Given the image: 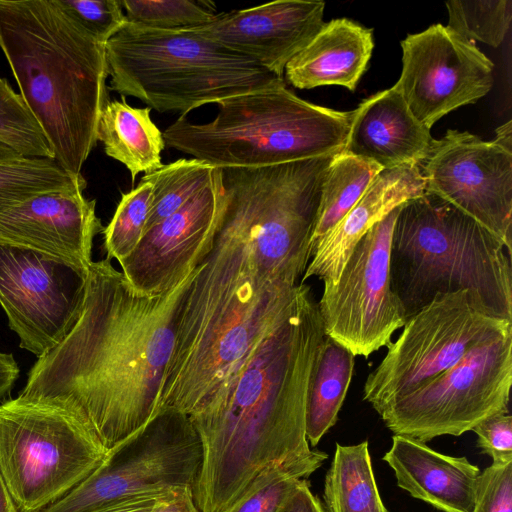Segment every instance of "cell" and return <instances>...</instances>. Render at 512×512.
<instances>
[{"mask_svg": "<svg viewBox=\"0 0 512 512\" xmlns=\"http://www.w3.org/2000/svg\"><path fill=\"white\" fill-rule=\"evenodd\" d=\"M197 267L166 293L145 295L107 258L93 261L79 321L38 358L18 397L60 410L107 451L140 429L158 412L181 304Z\"/></svg>", "mask_w": 512, "mask_h": 512, "instance_id": "6da1fadb", "label": "cell"}, {"mask_svg": "<svg viewBox=\"0 0 512 512\" xmlns=\"http://www.w3.org/2000/svg\"><path fill=\"white\" fill-rule=\"evenodd\" d=\"M325 333L310 287L290 313L197 412L189 416L202 449L193 488L202 512H224L272 465L318 456L306 437V399Z\"/></svg>", "mask_w": 512, "mask_h": 512, "instance_id": "7a4b0ae2", "label": "cell"}, {"mask_svg": "<svg viewBox=\"0 0 512 512\" xmlns=\"http://www.w3.org/2000/svg\"><path fill=\"white\" fill-rule=\"evenodd\" d=\"M300 284L264 276L247 243L220 224L181 304L158 411L197 412L291 311Z\"/></svg>", "mask_w": 512, "mask_h": 512, "instance_id": "3957f363", "label": "cell"}, {"mask_svg": "<svg viewBox=\"0 0 512 512\" xmlns=\"http://www.w3.org/2000/svg\"><path fill=\"white\" fill-rule=\"evenodd\" d=\"M0 49L54 159L82 175L109 101L105 44L62 0H0Z\"/></svg>", "mask_w": 512, "mask_h": 512, "instance_id": "277c9868", "label": "cell"}, {"mask_svg": "<svg viewBox=\"0 0 512 512\" xmlns=\"http://www.w3.org/2000/svg\"><path fill=\"white\" fill-rule=\"evenodd\" d=\"M512 249L475 219L424 192L399 206L391 287L406 321L437 295L470 290L512 322Z\"/></svg>", "mask_w": 512, "mask_h": 512, "instance_id": "5b68a950", "label": "cell"}, {"mask_svg": "<svg viewBox=\"0 0 512 512\" xmlns=\"http://www.w3.org/2000/svg\"><path fill=\"white\" fill-rule=\"evenodd\" d=\"M211 122L178 118L163 132L165 146L218 169L255 168L335 155L343 151L352 111L307 102L286 84L217 103Z\"/></svg>", "mask_w": 512, "mask_h": 512, "instance_id": "8992f818", "label": "cell"}, {"mask_svg": "<svg viewBox=\"0 0 512 512\" xmlns=\"http://www.w3.org/2000/svg\"><path fill=\"white\" fill-rule=\"evenodd\" d=\"M105 47L110 90L181 117L208 103L286 84L255 61L187 30L127 22Z\"/></svg>", "mask_w": 512, "mask_h": 512, "instance_id": "52a82bcc", "label": "cell"}, {"mask_svg": "<svg viewBox=\"0 0 512 512\" xmlns=\"http://www.w3.org/2000/svg\"><path fill=\"white\" fill-rule=\"evenodd\" d=\"M334 155L223 168L220 224L251 248L261 273L292 285L311 260L323 181Z\"/></svg>", "mask_w": 512, "mask_h": 512, "instance_id": "ba28073f", "label": "cell"}, {"mask_svg": "<svg viewBox=\"0 0 512 512\" xmlns=\"http://www.w3.org/2000/svg\"><path fill=\"white\" fill-rule=\"evenodd\" d=\"M107 450L60 410L0 404V473L18 512H41L86 479Z\"/></svg>", "mask_w": 512, "mask_h": 512, "instance_id": "9c48e42d", "label": "cell"}, {"mask_svg": "<svg viewBox=\"0 0 512 512\" xmlns=\"http://www.w3.org/2000/svg\"><path fill=\"white\" fill-rule=\"evenodd\" d=\"M512 330L470 290L437 295L408 318L367 376L363 400L379 414L457 363L470 350Z\"/></svg>", "mask_w": 512, "mask_h": 512, "instance_id": "30bf717a", "label": "cell"}, {"mask_svg": "<svg viewBox=\"0 0 512 512\" xmlns=\"http://www.w3.org/2000/svg\"><path fill=\"white\" fill-rule=\"evenodd\" d=\"M201 462V443L189 416L160 410L108 450L86 479L41 512H94L133 498L194 488Z\"/></svg>", "mask_w": 512, "mask_h": 512, "instance_id": "8fae6325", "label": "cell"}, {"mask_svg": "<svg viewBox=\"0 0 512 512\" xmlns=\"http://www.w3.org/2000/svg\"><path fill=\"white\" fill-rule=\"evenodd\" d=\"M512 384V330L470 350L457 363L379 413L394 435L424 443L460 436L507 411Z\"/></svg>", "mask_w": 512, "mask_h": 512, "instance_id": "7c38bea8", "label": "cell"}, {"mask_svg": "<svg viewBox=\"0 0 512 512\" xmlns=\"http://www.w3.org/2000/svg\"><path fill=\"white\" fill-rule=\"evenodd\" d=\"M399 206L373 225L353 248L338 281L324 284L317 303L325 335L367 358L392 342L406 323L392 290L390 245Z\"/></svg>", "mask_w": 512, "mask_h": 512, "instance_id": "4fadbf2b", "label": "cell"}, {"mask_svg": "<svg viewBox=\"0 0 512 512\" xmlns=\"http://www.w3.org/2000/svg\"><path fill=\"white\" fill-rule=\"evenodd\" d=\"M88 270L35 250L0 244V305L20 347L37 358L79 321Z\"/></svg>", "mask_w": 512, "mask_h": 512, "instance_id": "5bb4252c", "label": "cell"}, {"mask_svg": "<svg viewBox=\"0 0 512 512\" xmlns=\"http://www.w3.org/2000/svg\"><path fill=\"white\" fill-rule=\"evenodd\" d=\"M425 191L466 213L511 248L512 151L449 129L418 165Z\"/></svg>", "mask_w": 512, "mask_h": 512, "instance_id": "9a60e30c", "label": "cell"}, {"mask_svg": "<svg viewBox=\"0 0 512 512\" xmlns=\"http://www.w3.org/2000/svg\"><path fill=\"white\" fill-rule=\"evenodd\" d=\"M402 72L394 85L413 116L431 129L454 109L477 102L493 86V62L440 23L401 41Z\"/></svg>", "mask_w": 512, "mask_h": 512, "instance_id": "2e32d148", "label": "cell"}, {"mask_svg": "<svg viewBox=\"0 0 512 512\" xmlns=\"http://www.w3.org/2000/svg\"><path fill=\"white\" fill-rule=\"evenodd\" d=\"M223 208L221 170L174 214L146 231L119 264L129 284L145 295L176 287L213 247Z\"/></svg>", "mask_w": 512, "mask_h": 512, "instance_id": "e0dca14e", "label": "cell"}, {"mask_svg": "<svg viewBox=\"0 0 512 512\" xmlns=\"http://www.w3.org/2000/svg\"><path fill=\"white\" fill-rule=\"evenodd\" d=\"M323 1L282 0L217 14L183 29L243 55L279 77L287 63L321 31Z\"/></svg>", "mask_w": 512, "mask_h": 512, "instance_id": "ac0fdd59", "label": "cell"}, {"mask_svg": "<svg viewBox=\"0 0 512 512\" xmlns=\"http://www.w3.org/2000/svg\"><path fill=\"white\" fill-rule=\"evenodd\" d=\"M84 189L37 195L0 211V244L27 248L88 270L103 226Z\"/></svg>", "mask_w": 512, "mask_h": 512, "instance_id": "d6986e66", "label": "cell"}, {"mask_svg": "<svg viewBox=\"0 0 512 512\" xmlns=\"http://www.w3.org/2000/svg\"><path fill=\"white\" fill-rule=\"evenodd\" d=\"M425 192L418 165L382 169L349 212L315 245L301 283L338 281L353 248L368 230L407 200Z\"/></svg>", "mask_w": 512, "mask_h": 512, "instance_id": "ffe728a7", "label": "cell"}, {"mask_svg": "<svg viewBox=\"0 0 512 512\" xmlns=\"http://www.w3.org/2000/svg\"><path fill=\"white\" fill-rule=\"evenodd\" d=\"M342 152L372 161L382 169L419 165L434 141L393 86L365 99L353 110Z\"/></svg>", "mask_w": 512, "mask_h": 512, "instance_id": "44dd1931", "label": "cell"}, {"mask_svg": "<svg viewBox=\"0 0 512 512\" xmlns=\"http://www.w3.org/2000/svg\"><path fill=\"white\" fill-rule=\"evenodd\" d=\"M383 460L394 471L397 485L412 497L443 512H473L481 471L466 457L445 455L420 440L394 435Z\"/></svg>", "mask_w": 512, "mask_h": 512, "instance_id": "7402d4cb", "label": "cell"}, {"mask_svg": "<svg viewBox=\"0 0 512 512\" xmlns=\"http://www.w3.org/2000/svg\"><path fill=\"white\" fill-rule=\"evenodd\" d=\"M372 31L346 18L325 23L287 63L286 79L299 89L340 85L354 91L371 58Z\"/></svg>", "mask_w": 512, "mask_h": 512, "instance_id": "603a6c76", "label": "cell"}, {"mask_svg": "<svg viewBox=\"0 0 512 512\" xmlns=\"http://www.w3.org/2000/svg\"><path fill=\"white\" fill-rule=\"evenodd\" d=\"M150 111L149 107L134 108L122 97L108 101L99 118L98 141L109 157L128 169L132 181L140 172L147 174L163 165L161 152L165 141Z\"/></svg>", "mask_w": 512, "mask_h": 512, "instance_id": "cb8c5ba5", "label": "cell"}, {"mask_svg": "<svg viewBox=\"0 0 512 512\" xmlns=\"http://www.w3.org/2000/svg\"><path fill=\"white\" fill-rule=\"evenodd\" d=\"M355 356L325 336L307 392L306 437L315 447L335 425L353 376Z\"/></svg>", "mask_w": 512, "mask_h": 512, "instance_id": "d4e9b609", "label": "cell"}, {"mask_svg": "<svg viewBox=\"0 0 512 512\" xmlns=\"http://www.w3.org/2000/svg\"><path fill=\"white\" fill-rule=\"evenodd\" d=\"M323 499L327 512H388L378 491L367 441L336 444Z\"/></svg>", "mask_w": 512, "mask_h": 512, "instance_id": "484cf974", "label": "cell"}, {"mask_svg": "<svg viewBox=\"0 0 512 512\" xmlns=\"http://www.w3.org/2000/svg\"><path fill=\"white\" fill-rule=\"evenodd\" d=\"M382 168L344 152L335 154L326 172L317 221L311 239L312 252L322 239L362 197Z\"/></svg>", "mask_w": 512, "mask_h": 512, "instance_id": "4316f807", "label": "cell"}, {"mask_svg": "<svg viewBox=\"0 0 512 512\" xmlns=\"http://www.w3.org/2000/svg\"><path fill=\"white\" fill-rule=\"evenodd\" d=\"M82 175H73L53 158L18 156L0 160V211L44 193L85 189Z\"/></svg>", "mask_w": 512, "mask_h": 512, "instance_id": "83f0119b", "label": "cell"}, {"mask_svg": "<svg viewBox=\"0 0 512 512\" xmlns=\"http://www.w3.org/2000/svg\"><path fill=\"white\" fill-rule=\"evenodd\" d=\"M214 169L195 158H182L144 174L141 179L153 186L145 232L184 206L206 185Z\"/></svg>", "mask_w": 512, "mask_h": 512, "instance_id": "f1b7e54d", "label": "cell"}, {"mask_svg": "<svg viewBox=\"0 0 512 512\" xmlns=\"http://www.w3.org/2000/svg\"><path fill=\"white\" fill-rule=\"evenodd\" d=\"M318 456L291 465H272L259 473L240 498L224 512H278L300 479L308 478L327 459Z\"/></svg>", "mask_w": 512, "mask_h": 512, "instance_id": "f546056e", "label": "cell"}, {"mask_svg": "<svg viewBox=\"0 0 512 512\" xmlns=\"http://www.w3.org/2000/svg\"><path fill=\"white\" fill-rule=\"evenodd\" d=\"M446 7L449 28L494 48L503 42L512 19L511 0H455L446 2Z\"/></svg>", "mask_w": 512, "mask_h": 512, "instance_id": "4dcf8cb0", "label": "cell"}, {"mask_svg": "<svg viewBox=\"0 0 512 512\" xmlns=\"http://www.w3.org/2000/svg\"><path fill=\"white\" fill-rule=\"evenodd\" d=\"M152 190V183L141 179L134 189L122 194L111 221L102 231L108 260L115 258L120 263L137 247L145 232Z\"/></svg>", "mask_w": 512, "mask_h": 512, "instance_id": "1f68e13d", "label": "cell"}, {"mask_svg": "<svg viewBox=\"0 0 512 512\" xmlns=\"http://www.w3.org/2000/svg\"><path fill=\"white\" fill-rule=\"evenodd\" d=\"M0 142L21 156L54 159L40 125L20 94L4 78H0Z\"/></svg>", "mask_w": 512, "mask_h": 512, "instance_id": "d6a6232c", "label": "cell"}, {"mask_svg": "<svg viewBox=\"0 0 512 512\" xmlns=\"http://www.w3.org/2000/svg\"><path fill=\"white\" fill-rule=\"evenodd\" d=\"M128 23L160 30H183L213 21L217 14L194 1L121 0Z\"/></svg>", "mask_w": 512, "mask_h": 512, "instance_id": "836d02e7", "label": "cell"}, {"mask_svg": "<svg viewBox=\"0 0 512 512\" xmlns=\"http://www.w3.org/2000/svg\"><path fill=\"white\" fill-rule=\"evenodd\" d=\"M62 3L90 34L104 44L128 22L118 0H62Z\"/></svg>", "mask_w": 512, "mask_h": 512, "instance_id": "e575fe53", "label": "cell"}, {"mask_svg": "<svg viewBox=\"0 0 512 512\" xmlns=\"http://www.w3.org/2000/svg\"><path fill=\"white\" fill-rule=\"evenodd\" d=\"M473 512H512V462L481 472Z\"/></svg>", "mask_w": 512, "mask_h": 512, "instance_id": "d590c367", "label": "cell"}, {"mask_svg": "<svg viewBox=\"0 0 512 512\" xmlns=\"http://www.w3.org/2000/svg\"><path fill=\"white\" fill-rule=\"evenodd\" d=\"M472 431L478 437L477 444L482 453L492 458V464L512 462V416L509 410L485 418Z\"/></svg>", "mask_w": 512, "mask_h": 512, "instance_id": "8d00e7d4", "label": "cell"}, {"mask_svg": "<svg viewBox=\"0 0 512 512\" xmlns=\"http://www.w3.org/2000/svg\"><path fill=\"white\" fill-rule=\"evenodd\" d=\"M278 512H325L318 497L312 493L309 481L300 479Z\"/></svg>", "mask_w": 512, "mask_h": 512, "instance_id": "74e56055", "label": "cell"}, {"mask_svg": "<svg viewBox=\"0 0 512 512\" xmlns=\"http://www.w3.org/2000/svg\"><path fill=\"white\" fill-rule=\"evenodd\" d=\"M151 512H202L194 498L193 488L171 490L157 497Z\"/></svg>", "mask_w": 512, "mask_h": 512, "instance_id": "f35d334b", "label": "cell"}, {"mask_svg": "<svg viewBox=\"0 0 512 512\" xmlns=\"http://www.w3.org/2000/svg\"><path fill=\"white\" fill-rule=\"evenodd\" d=\"M19 373L20 369L13 355L0 352V399L13 388Z\"/></svg>", "mask_w": 512, "mask_h": 512, "instance_id": "ab89813d", "label": "cell"}, {"mask_svg": "<svg viewBox=\"0 0 512 512\" xmlns=\"http://www.w3.org/2000/svg\"><path fill=\"white\" fill-rule=\"evenodd\" d=\"M156 499L157 497L154 496L133 498L94 512H151Z\"/></svg>", "mask_w": 512, "mask_h": 512, "instance_id": "60d3db41", "label": "cell"}, {"mask_svg": "<svg viewBox=\"0 0 512 512\" xmlns=\"http://www.w3.org/2000/svg\"><path fill=\"white\" fill-rule=\"evenodd\" d=\"M504 148L512 151V121L504 123L496 129V138L494 139Z\"/></svg>", "mask_w": 512, "mask_h": 512, "instance_id": "b9f144b4", "label": "cell"}, {"mask_svg": "<svg viewBox=\"0 0 512 512\" xmlns=\"http://www.w3.org/2000/svg\"><path fill=\"white\" fill-rule=\"evenodd\" d=\"M0 512H18L0 473Z\"/></svg>", "mask_w": 512, "mask_h": 512, "instance_id": "7bdbcfd3", "label": "cell"}, {"mask_svg": "<svg viewBox=\"0 0 512 512\" xmlns=\"http://www.w3.org/2000/svg\"><path fill=\"white\" fill-rule=\"evenodd\" d=\"M21 156L15 150H13L8 145L0 142V160L2 159H10Z\"/></svg>", "mask_w": 512, "mask_h": 512, "instance_id": "ee69618b", "label": "cell"}, {"mask_svg": "<svg viewBox=\"0 0 512 512\" xmlns=\"http://www.w3.org/2000/svg\"><path fill=\"white\" fill-rule=\"evenodd\" d=\"M1 78V77H0Z\"/></svg>", "mask_w": 512, "mask_h": 512, "instance_id": "f6af8a7d", "label": "cell"}]
</instances>
